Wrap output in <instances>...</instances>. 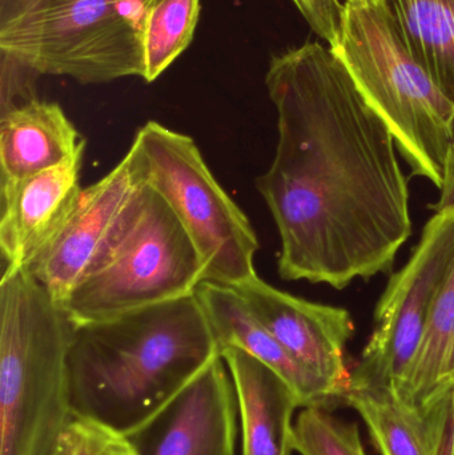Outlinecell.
<instances>
[{
	"label": "cell",
	"instance_id": "cell-1",
	"mask_svg": "<svg viewBox=\"0 0 454 455\" xmlns=\"http://www.w3.org/2000/svg\"><path fill=\"white\" fill-rule=\"evenodd\" d=\"M266 85L279 139L256 188L282 241L279 275L344 289L391 270L412 218L388 125L322 43L272 56Z\"/></svg>",
	"mask_w": 454,
	"mask_h": 455
},
{
	"label": "cell",
	"instance_id": "cell-2",
	"mask_svg": "<svg viewBox=\"0 0 454 455\" xmlns=\"http://www.w3.org/2000/svg\"><path fill=\"white\" fill-rule=\"evenodd\" d=\"M220 355L196 294L77 325L72 413L131 435Z\"/></svg>",
	"mask_w": 454,
	"mask_h": 455
},
{
	"label": "cell",
	"instance_id": "cell-3",
	"mask_svg": "<svg viewBox=\"0 0 454 455\" xmlns=\"http://www.w3.org/2000/svg\"><path fill=\"white\" fill-rule=\"evenodd\" d=\"M76 323L27 270L0 281V455H53L74 419Z\"/></svg>",
	"mask_w": 454,
	"mask_h": 455
},
{
	"label": "cell",
	"instance_id": "cell-4",
	"mask_svg": "<svg viewBox=\"0 0 454 455\" xmlns=\"http://www.w3.org/2000/svg\"><path fill=\"white\" fill-rule=\"evenodd\" d=\"M332 50L388 125L413 175L442 188L454 106L413 58L386 4L344 3L340 39Z\"/></svg>",
	"mask_w": 454,
	"mask_h": 455
},
{
	"label": "cell",
	"instance_id": "cell-5",
	"mask_svg": "<svg viewBox=\"0 0 454 455\" xmlns=\"http://www.w3.org/2000/svg\"><path fill=\"white\" fill-rule=\"evenodd\" d=\"M152 0H27L0 20L3 58L32 74L103 84L146 75Z\"/></svg>",
	"mask_w": 454,
	"mask_h": 455
},
{
	"label": "cell",
	"instance_id": "cell-6",
	"mask_svg": "<svg viewBox=\"0 0 454 455\" xmlns=\"http://www.w3.org/2000/svg\"><path fill=\"white\" fill-rule=\"evenodd\" d=\"M202 259L162 195L144 187L116 235L61 307L76 325L192 296Z\"/></svg>",
	"mask_w": 454,
	"mask_h": 455
},
{
	"label": "cell",
	"instance_id": "cell-7",
	"mask_svg": "<svg viewBox=\"0 0 454 455\" xmlns=\"http://www.w3.org/2000/svg\"><path fill=\"white\" fill-rule=\"evenodd\" d=\"M133 140L147 181L162 195L202 259L203 281L239 286L258 275L259 240L252 224L208 168L194 139L148 122Z\"/></svg>",
	"mask_w": 454,
	"mask_h": 455
},
{
	"label": "cell",
	"instance_id": "cell-8",
	"mask_svg": "<svg viewBox=\"0 0 454 455\" xmlns=\"http://www.w3.org/2000/svg\"><path fill=\"white\" fill-rule=\"evenodd\" d=\"M454 267V211L426 223L420 243L378 301L375 329L351 371L348 390L399 395L420 349L434 301Z\"/></svg>",
	"mask_w": 454,
	"mask_h": 455
},
{
	"label": "cell",
	"instance_id": "cell-9",
	"mask_svg": "<svg viewBox=\"0 0 454 455\" xmlns=\"http://www.w3.org/2000/svg\"><path fill=\"white\" fill-rule=\"evenodd\" d=\"M147 184L143 154L133 140L104 178L83 189L60 235L24 270L61 304L111 243Z\"/></svg>",
	"mask_w": 454,
	"mask_h": 455
},
{
	"label": "cell",
	"instance_id": "cell-10",
	"mask_svg": "<svg viewBox=\"0 0 454 455\" xmlns=\"http://www.w3.org/2000/svg\"><path fill=\"white\" fill-rule=\"evenodd\" d=\"M236 406L234 381L220 355L127 437L136 455H234Z\"/></svg>",
	"mask_w": 454,
	"mask_h": 455
},
{
	"label": "cell",
	"instance_id": "cell-11",
	"mask_svg": "<svg viewBox=\"0 0 454 455\" xmlns=\"http://www.w3.org/2000/svg\"><path fill=\"white\" fill-rule=\"evenodd\" d=\"M234 288L282 347L328 382L343 401L351 379L344 349L354 329L348 310L292 296L259 275Z\"/></svg>",
	"mask_w": 454,
	"mask_h": 455
},
{
	"label": "cell",
	"instance_id": "cell-12",
	"mask_svg": "<svg viewBox=\"0 0 454 455\" xmlns=\"http://www.w3.org/2000/svg\"><path fill=\"white\" fill-rule=\"evenodd\" d=\"M82 160L0 186L3 272L27 269L60 235L83 188Z\"/></svg>",
	"mask_w": 454,
	"mask_h": 455
},
{
	"label": "cell",
	"instance_id": "cell-13",
	"mask_svg": "<svg viewBox=\"0 0 454 455\" xmlns=\"http://www.w3.org/2000/svg\"><path fill=\"white\" fill-rule=\"evenodd\" d=\"M197 299L207 315L220 350L237 347L266 363L279 374L298 395L301 408L323 406L339 400L338 393L324 379L299 363L256 317L234 286L203 281Z\"/></svg>",
	"mask_w": 454,
	"mask_h": 455
},
{
	"label": "cell",
	"instance_id": "cell-14",
	"mask_svg": "<svg viewBox=\"0 0 454 455\" xmlns=\"http://www.w3.org/2000/svg\"><path fill=\"white\" fill-rule=\"evenodd\" d=\"M242 419L243 455H291L293 414L301 408L290 385L266 363L237 347H224Z\"/></svg>",
	"mask_w": 454,
	"mask_h": 455
},
{
	"label": "cell",
	"instance_id": "cell-15",
	"mask_svg": "<svg viewBox=\"0 0 454 455\" xmlns=\"http://www.w3.org/2000/svg\"><path fill=\"white\" fill-rule=\"evenodd\" d=\"M84 147L58 103L19 104L0 116V186L82 160Z\"/></svg>",
	"mask_w": 454,
	"mask_h": 455
},
{
	"label": "cell",
	"instance_id": "cell-16",
	"mask_svg": "<svg viewBox=\"0 0 454 455\" xmlns=\"http://www.w3.org/2000/svg\"><path fill=\"white\" fill-rule=\"evenodd\" d=\"M413 58L454 106V0H384Z\"/></svg>",
	"mask_w": 454,
	"mask_h": 455
},
{
	"label": "cell",
	"instance_id": "cell-17",
	"mask_svg": "<svg viewBox=\"0 0 454 455\" xmlns=\"http://www.w3.org/2000/svg\"><path fill=\"white\" fill-rule=\"evenodd\" d=\"M343 403L364 419L381 455H432L426 417L394 392L348 390Z\"/></svg>",
	"mask_w": 454,
	"mask_h": 455
},
{
	"label": "cell",
	"instance_id": "cell-18",
	"mask_svg": "<svg viewBox=\"0 0 454 455\" xmlns=\"http://www.w3.org/2000/svg\"><path fill=\"white\" fill-rule=\"evenodd\" d=\"M454 344V267L440 291L410 374L399 397L423 411L439 387Z\"/></svg>",
	"mask_w": 454,
	"mask_h": 455
},
{
	"label": "cell",
	"instance_id": "cell-19",
	"mask_svg": "<svg viewBox=\"0 0 454 455\" xmlns=\"http://www.w3.org/2000/svg\"><path fill=\"white\" fill-rule=\"evenodd\" d=\"M200 10V0H152L144 29L147 83L162 76L189 47Z\"/></svg>",
	"mask_w": 454,
	"mask_h": 455
},
{
	"label": "cell",
	"instance_id": "cell-20",
	"mask_svg": "<svg viewBox=\"0 0 454 455\" xmlns=\"http://www.w3.org/2000/svg\"><path fill=\"white\" fill-rule=\"evenodd\" d=\"M293 451L300 455H367L359 427L323 406H306L293 424Z\"/></svg>",
	"mask_w": 454,
	"mask_h": 455
},
{
	"label": "cell",
	"instance_id": "cell-21",
	"mask_svg": "<svg viewBox=\"0 0 454 455\" xmlns=\"http://www.w3.org/2000/svg\"><path fill=\"white\" fill-rule=\"evenodd\" d=\"M64 440L69 455H136L127 435L82 417L72 419Z\"/></svg>",
	"mask_w": 454,
	"mask_h": 455
},
{
	"label": "cell",
	"instance_id": "cell-22",
	"mask_svg": "<svg viewBox=\"0 0 454 455\" xmlns=\"http://www.w3.org/2000/svg\"><path fill=\"white\" fill-rule=\"evenodd\" d=\"M432 455H454V382L423 409Z\"/></svg>",
	"mask_w": 454,
	"mask_h": 455
},
{
	"label": "cell",
	"instance_id": "cell-23",
	"mask_svg": "<svg viewBox=\"0 0 454 455\" xmlns=\"http://www.w3.org/2000/svg\"><path fill=\"white\" fill-rule=\"evenodd\" d=\"M312 31L335 48L340 39L344 3L340 0H292Z\"/></svg>",
	"mask_w": 454,
	"mask_h": 455
},
{
	"label": "cell",
	"instance_id": "cell-24",
	"mask_svg": "<svg viewBox=\"0 0 454 455\" xmlns=\"http://www.w3.org/2000/svg\"><path fill=\"white\" fill-rule=\"evenodd\" d=\"M434 212L454 211V130L450 151H448L447 165H445L444 181L440 188V197L434 205Z\"/></svg>",
	"mask_w": 454,
	"mask_h": 455
},
{
	"label": "cell",
	"instance_id": "cell-25",
	"mask_svg": "<svg viewBox=\"0 0 454 455\" xmlns=\"http://www.w3.org/2000/svg\"><path fill=\"white\" fill-rule=\"evenodd\" d=\"M454 382V344L452 350H450V357H448L447 365H445L444 368V373H442V381H440L439 387H437L436 392H434V395H437V393L442 392V389H445V387H450V385H452ZM432 397V398H434ZM431 398V400H432Z\"/></svg>",
	"mask_w": 454,
	"mask_h": 455
},
{
	"label": "cell",
	"instance_id": "cell-26",
	"mask_svg": "<svg viewBox=\"0 0 454 455\" xmlns=\"http://www.w3.org/2000/svg\"><path fill=\"white\" fill-rule=\"evenodd\" d=\"M26 2L27 0H2V4H0V10H2L0 20L7 18V16L12 15V13L18 11Z\"/></svg>",
	"mask_w": 454,
	"mask_h": 455
},
{
	"label": "cell",
	"instance_id": "cell-27",
	"mask_svg": "<svg viewBox=\"0 0 454 455\" xmlns=\"http://www.w3.org/2000/svg\"><path fill=\"white\" fill-rule=\"evenodd\" d=\"M346 2L354 3V4L370 5V7H378L384 4V0H346Z\"/></svg>",
	"mask_w": 454,
	"mask_h": 455
},
{
	"label": "cell",
	"instance_id": "cell-28",
	"mask_svg": "<svg viewBox=\"0 0 454 455\" xmlns=\"http://www.w3.org/2000/svg\"><path fill=\"white\" fill-rule=\"evenodd\" d=\"M53 455H69L68 445H67V441L61 438L60 443H59L58 448H56L55 453Z\"/></svg>",
	"mask_w": 454,
	"mask_h": 455
}]
</instances>
